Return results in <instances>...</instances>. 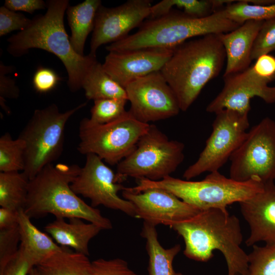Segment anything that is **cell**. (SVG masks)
Returning <instances> with one entry per match:
<instances>
[{
  "mask_svg": "<svg viewBox=\"0 0 275 275\" xmlns=\"http://www.w3.org/2000/svg\"><path fill=\"white\" fill-rule=\"evenodd\" d=\"M171 228L182 237L186 257L207 262L213 257L214 251L217 250L225 259L228 275H249L248 254L241 247L240 223L227 209L202 210Z\"/></svg>",
  "mask_w": 275,
  "mask_h": 275,
  "instance_id": "6da1fadb",
  "label": "cell"
},
{
  "mask_svg": "<svg viewBox=\"0 0 275 275\" xmlns=\"http://www.w3.org/2000/svg\"><path fill=\"white\" fill-rule=\"evenodd\" d=\"M69 6L68 0L47 1L44 14L36 16L26 29L8 39L7 51L19 57L38 48L56 56L67 71L69 89L75 92L82 88L84 79L97 59L90 53L79 55L73 48L64 22Z\"/></svg>",
  "mask_w": 275,
  "mask_h": 275,
  "instance_id": "7a4b0ae2",
  "label": "cell"
},
{
  "mask_svg": "<svg viewBox=\"0 0 275 275\" xmlns=\"http://www.w3.org/2000/svg\"><path fill=\"white\" fill-rule=\"evenodd\" d=\"M80 168L77 164L62 163L44 167L30 180L25 213L30 218L49 214L56 218H79L102 230L112 229L108 218L99 209L87 204L72 189L71 184Z\"/></svg>",
  "mask_w": 275,
  "mask_h": 275,
  "instance_id": "3957f363",
  "label": "cell"
},
{
  "mask_svg": "<svg viewBox=\"0 0 275 275\" xmlns=\"http://www.w3.org/2000/svg\"><path fill=\"white\" fill-rule=\"evenodd\" d=\"M219 34H208L178 45L160 71L182 111L189 108L223 69L226 56Z\"/></svg>",
  "mask_w": 275,
  "mask_h": 275,
  "instance_id": "277c9868",
  "label": "cell"
},
{
  "mask_svg": "<svg viewBox=\"0 0 275 275\" xmlns=\"http://www.w3.org/2000/svg\"><path fill=\"white\" fill-rule=\"evenodd\" d=\"M241 25L224 17L221 9L202 18L171 10L166 15L143 22L138 32L111 43L106 49L108 52H121L149 48H175L189 39L227 33Z\"/></svg>",
  "mask_w": 275,
  "mask_h": 275,
  "instance_id": "5b68a950",
  "label": "cell"
},
{
  "mask_svg": "<svg viewBox=\"0 0 275 275\" xmlns=\"http://www.w3.org/2000/svg\"><path fill=\"white\" fill-rule=\"evenodd\" d=\"M263 186L264 183L257 178L240 182L215 171L201 181L183 180L171 176L159 181L141 179L136 186L131 188L137 193L149 188L162 189L202 211L227 209L229 205L240 203L253 197L262 190Z\"/></svg>",
  "mask_w": 275,
  "mask_h": 275,
  "instance_id": "8992f818",
  "label": "cell"
},
{
  "mask_svg": "<svg viewBox=\"0 0 275 275\" xmlns=\"http://www.w3.org/2000/svg\"><path fill=\"white\" fill-rule=\"evenodd\" d=\"M86 104L82 103L61 112L56 104H51L34 111L18 136L25 144L23 172L30 180L59 158L63 150L67 122Z\"/></svg>",
  "mask_w": 275,
  "mask_h": 275,
  "instance_id": "52a82bcc",
  "label": "cell"
},
{
  "mask_svg": "<svg viewBox=\"0 0 275 275\" xmlns=\"http://www.w3.org/2000/svg\"><path fill=\"white\" fill-rule=\"evenodd\" d=\"M184 145L170 140L154 125L150 124L135 149L117 167L116 180L128 177L159 181L171 176L183 162Z\"/></svg>",
  "mask_w": 275,
  "mask_h": 275,
  "instance_id": "ba28073f",
  "label": "cell"
},
{
  "mask_svg": "<svg viewBox=\"0 0 275 275\" xmlns=\"http://www.w3.org/2000/svg\"><path fill=\"white\" fill-rule=\"evenodd\" d=\"M149 126L136 120L129 111L116 121L104 124L85 118L79 123L77 150L86 155L95 154L111 165H117L135 149Z\"/></svg>",
  "mask_w": 275,
  "mask_h": 275,
  "instance_id": "9c48e42d",
  "label": "cell"
},
{
  "mask_svg": "<svg viewBox=\"0 0 275 275\" xmlns=\"http://www.w3.org/2000/svg\"><path fill=\"white\" fill-rule=\"evenodd\" d=\"M230 160V178L236 181L274 182L275 121L266 117L254 126Z\"/></svg>",
  "mask_w": 275,
  "mask_h": 275,
  "instance_id": "30bf717a",
  "label": "cell"
},
{
  "mask_svg": "<svg viewBox=\"0 0 275 275\" xmlns=\"http://www.w3.org/2000/svg\"><path fill=\"white\" fill-rule=\"evenodd\" d=\"M212 131L198 159L184 171L187 180L205 172L218 171L245 139L250 123L248 114L225 109L215 114Z\"/></svg>",
  "mask_w": 275,
  "mask_h": 275,
  "instance_id": "8fae6325",
  "label": "cell"
},
{
  "mask_svg": "<svg viewBox=\"0 0 275 275\" xmlns=\"http://www.w3.org/2000/svg\"><path fill=\"white\" fill-rule=\"evenodd\" d=\"M86 156L84 166L71 184L73 191L88 198L93 207L102 205L136 217L134 205L118 195L125 187L116 181V174L98 156L93 154Z\"/></svg>",
  "mask_w": 275,
  "mask_h": 275,
  "instance_id": "7c38bea8",
  "label": "cell"
},
{
  "mask_svg": "<svg viewBox=\"0 0 275 275\" xmlns=\"http://www.w3.org/2000/svg\"><path fill=\"white\" fill-rule=\"evenodd\" d=\"M130 103L129 112L147 124L177 116L181 111L177 99L160 71L139 78L125 88Z\"/></svg>",
  "mask_w": 275,
  "mask_h": 275,
  "instance_id": "4fadbf2b",
  "label": "cell"
},
{
  "mask_svg": "<svg viewBox=\"0 0 275 275\" xmlns=\"http://www.w3.org/2000/svg\"><path fill=\"white\" fill-rule=\"evenodd\" d=\"M151 6L149 0H129L113 8L101 5L96 15L90 54L96 56L102 45L127 37L131 30L140 26L146 18L150 16Z\"/></svg>",
  "mask_w": 275,
  "mask_h": 275,
  "instance_id": "5bb4252c",
  "label": "cell"
},
{
  "mask_svg": "<svg viewBox=\"0 0 275 275\" xmlns=\"http://www.w3.org/2000/svg\"><path fill=\"white\" fill-rule=\"evenodd\" d=\"M122 197L134 205L135 218L155 226L163 225L171 227L201 211L172 193L160 188H149L137 193L125 187Z\"/></svg>",
  "mask_w": 275,
  "mask_h": 275,
  "instance_id": "9a60e30c",
  "label": "cell"
},
{
  "mask_svg": "<svg viewBox=\"0 0 275 275\" xmlns=\"http://www.w3.org/2000/svg\"><path fill=\"white\" fill-rule=\"evenodd\" d=\"M223 78V88L206 107L208 113L216 114L228 109L249 114L251 100L254 97L267 104L275 103V86H269L256 74L252 67Z\"/></svg>",
  "mask_w": 275,
  "mask_h": 275,
  "instance_id": "2e32d148",
  "label": "cell"
},
{
  "mask_svg": "<svg viewBox=\"0 0 275 275\" xmlns=\"http://www.w3.org/2000/svg\"><path fill=\"white\" fill-rule=\"evenodd\" d=\"M174 48H149L121 52H109L103 67L123 87L133 80L160 71L171 57Z\"/></svg>",
  "mask_w": 275,
  "mask_h": 275,
  "instance_id": "e0dca14e",
  "label": "cell"
},
{
  "mask_svg": "<svg viewBox=\"0 0 275 275\" xmlns=\"http://www.w3.org/2000/svg\"><path fill=\"white\" fill-rule=\"evenodd\" d=\"M241 213L248 224L250 234L248 246L260 242L275 244V184L264 183L262 190L239 203Z\"/></svg>",
  "mask_w": 275,
  "mask_h": 275,
  "instance_id": "ac0fdd59",
  "label": "cell"
},
{
  "mask_svg": "<svg viewBox=\"0 0 275 275\" xmlns=\"http://www.w3.org/2000/svg\"><path fill=\"white\" fill-rule=\"evenodd\" d=\"M263 21L248 20L231 32L219 34L226 56L223 76L242 72L250 67L253 45Z\"/></svg>",
  "mask_w": 275,
  "mask_h": 275,
  "instance_id": "d6986e66",
  "label": "cell"
},
{
  "mask_svg": "<svg viewBox=\"0 0 275 275\" xmlns=\"http://www.w3.org/2000/svg\"><path fill=\"white\" fill-rule=\"evenodd\" d=\"M45 231L61 246H68L76 252L89 255V243L102 229L91 223H85L79 218H56L44 227Z\"/></svg>",
  "mask_w": 275,
  "mask_h": 275,
  "instance_id": "ffe728a7",
  "label": "cell"
},
{
  "mask_svg": "<svg viewBox=\"0 0 275 275\" xmlns=\"http://www.w3.org/2000/svg\"><path fill=\"white\" fill-rule=\"evenodd\" d=\"M18 224L20 234L19 250L34 267L64 248L34 225L24 210L18 211Z\"/></svg>",
  "mask_w": 275,
  "mask_h": 275,
  "instance_id": "44dd1931",
  "label": "cell"
},
{
  "mask_svg": "<svg viewBox=\"0 0 275 275\" xmlns=\"http://www.w3.org/2000/svg\"><path fill=\"white\" fill-rule=\"evenodd\" d=\"M101 5L100 0H86L66 10L67 20L71 30L70 41L76 53L84 56L86 39L93 31L97 11Z\"/></svg>",
  "mask_w": 275,
  "mask_h": 275,
  "instance_id": "7402d4cb",
  "label": "cell"
},
{
  "mask_svg": "<svg viewBox=\"0 0 275 275\" xmlns=\"http://www.w3.org/2000/svg\"><path fill=\"white\" fill-rule=\"evenodd\" d=\"M38 275H91L92 262L84 254L64 247L34 267Z\"/></svg>",
  "mask_w": 275,
  "mask_h": 275,
  "instance_id": "603a6c76",
  "label": "cell"
},
{
  "mask_svg": "<svg viewBox=\"0 0 275 275\" xmlns=\"http://www.w3.org/2000/svg\"><path fill=\"white\" fill-rule=\"evenodd\" d=\"M156 226L144 222L141 236L146 239L149 275H176L173 263L181 250L180 244L164 248L160 243Z\"/></svg>",
  "mask_w": 275,
  "mask_h": 275,
  "instance_id": "cb8c5ba5",
  "label": "cell"
},
{
  "mask_svg": "<svg viewBox=\"0 0 275 275\" xmlns=\"http://www.w3.org/2000/svg\"><path fill=\"white\" fill-rule=\"evenodd\" d=\"M87 99L93 101L107 98L127 99L125 89L105 71L97 60L90 67L82 84Z\"/></svg>",
  "mask_w": 275,
  "mask_h": 275,
  "instance_id": "d4e9b609",
  "label": "cell"
},
{
  "mask_svg": "<svg viewBox=\"0 0 275 275\" xmlns=\"http://www.w3.org/2000/svg\"><path fill=\"white\" fill-rule=\"evenodd\" d=\"M30 179L22 172H0V206L14 211L24 210Z\"/></svg>",
  "mask_w": 275,
  "mask_h": 275,
  "instance_id": "484cf974",
  "label": "cell"
},
{
  "mask_svg": "<svg viewBox=\"0 0 275 275\" xmlns=\"http://www.w3.org/2000/svg\"><path fill=\"white\" fill-rule=\"evenodd\" d=\"M173 7L182 9L187 15L199 18L209 16L218 9L216 0H163L151 6L150 16L151 18L162 16Z\"/></svg>",
  "mask_w": 275,
  "mask_h": 275,
  "instance_id": "4316f807",
  "label": "cell"
},
{
  "mask_svg": "<svg viewBox=\"0 0 275 275\" xmlns=\"http://www.w3.org/2000/svg\"><path fill=\"white\" fill-rule=\"evenodd\" d=\"M221 10L224 17L240 24L248 20L264 21L275 18V3L258 5L251 4L247 0L233 1Z\"/></svg>",
  "mask_w": 275,
  "mask_h": 275,
  "instance_id": "83f0119b",
  "label": "cell"
},
{
  "mask_svg": "<svg viewBox=\"0 0 275 275\" xmlns=\"http://www.w3.org/2000/svg\"><path fill=\"white\" fill-rule=\"evenodd\" d=\"M25 144L6 132L0 138V172H22L25 168Z\"/></svg>",
  "mask_w": 275,
  "mask_h": 275,
  "instance_id": "f1b7e54d",
  "label": "cell"
},
{
  "mask_svg": "<svg viewBox=\"0 0 275 275\" xmlns=\"http://www.w3.org/2000/svg\"><path fill=\"white\" fill-rule=\"evenodd\" d=\"M126 99L107 98L94 101L91 109L90 120L93 123L104 124L118 119L126 113Z\"/></svg>",
  "mask_w": 275,
  "mask_h": 275,
  "instance_id": "f546056e",
  "label": "cell"
},
{
  "mask_svg": "<svg viewBox=\"0 0 275 275\" xmlns=\"http://www.w3.org/2000/svg\"><path fill=\"white\" fill-rule=\"evenodd\" d=\"M252 246L248 254L249 275H275V244Z\"/></svg>",
  "mask_w": 275,
  "mask_h": 275,
  "instance_id": "4dcf8cb0",
  "label": "cell"
},
{
  "mask_svg": "<svg viewBox=\"0 0 275 275\" xmlns=\"http://www.w3.org/2000/svg\"><path fill=\"white\" fill-rule=\"evenodd\" d=\"M275 51V18L264 20L254 42L252 60Z\"/></svg>",
  "mask_w": 275,
  "mask_h": 275,
  "instance_id": "1f68e13d",
  "label": "cell"
},
{
  "mask_svg": "<svg viewBox=\"0 0 275 275\" xmlns=\"http://www.w3.org/2000/svg\"><path fill=\"white\" fill-rule=\"evenodd\" d=\"M20 242L19 225L0 230V267H3L18 251Z\"/></svg>",
  "mask_w": 275,
  "mask_h": 275,
  "instance_id": "d6a6232c",
  "label": "cell"
},
{
  "mask_svg": "<svg viewBox=\"0 0 275 275\" xmlns=\"http://www.w3.org/2000/svg\"><path fill=\"white\" fill-rule=\"evenodd\" d=\"M91 275H138L120 258L106 260L99 258L92 261Z\"/></svg>",
  "mask_w": 275,
  "mask_h": 275,
  "instance_id": "836d02e7",
  "label": "cell"
},
{
  "mask_svg": "<svg viewBox=\"0 0 275 275\" xmlns=\"http://www.w3.org/2000/svg\"><path fill=\"white\" fill-rule=\"evenodd\" d=\"M31 20L20 13L2 6L0 8V36H4L14 31L24 30Z\"/></svg>",
  "mask_w": 275,
  "mask_h": 275,
  "instance_id": "e575fe53",
  "label": "cell"
},
{
  "mask_svg": "<svg viewBox=\"0 0 275 275\" xmlns=\"http://www.w3.org/2000/svg\"><path fill=\"white\" fill-rule=\"evenodd\" d=\"M14 67L5 66L0 63V104L2 108L7 113H10L9 108L5 103L6 98L17 99L20 93L15 81L7 75L12 72Z\"/></svg>",
  "mask_w": 275,
  "mask_h": 275,
  "instance_id": "d590c367",
  "label": "cell"
},
{
  "mask_svg": "<svg viewBox=\"0 0 275 275\" xmlns=\"http://www.w3.org/2000/svg\"><path fill=\"white\" fill-rule=\"evenodd\" d=\"M61 80L60 76L52 69L39 67L33 77V85L38 93H45L52 90Z\"/></svg>",
  "mask_w": 275,
  "mask_h": 275,
  "instance_id": "8d00e7d4",
  "label": "cell"
},
{
  "mask_svg": "<svg viewBox=\"0 0 275 275\" xmlns=\"http://www.w3.org/2000/svg\"><path fill=\"white\" fill-rule=\"evenodd\" d=\"M34 267L19 250L3 267L0 275H28Z\"/></svg>",
  "mask_w": 275,
  "mask_h": 275,
  "instance_id": "74e56055",
  "label": "cell"
},
{
  "mask_svg": "<svg viewBox=\"0 0 275 275\" xmlns=\"http://www.w3.org/2000/svg\"><path fill=\"white\" fill-rule=\"evenodd\" d=\"M252 68L256 74L269 84L275 80V57L262 55L256 60Z\"/></svg>",
  "mask_w": 275,
  "mask_h": 275,
  "instance_id": "f35d334b",
  "label": "cell"
},
{
  "mask_svg": "<svg viewBox=\"0 0 275 275\" xmlns=\"http://www.w3.org/2000/svg\"><path fill=\"white\" fill-rule=\"evenodd\" d=\"M4 6L13 11H22L30 14L46 8V3L42 0H6Z\"/></svg>",
  "mask_w": 275,
  "mask_h": 275,
  "instance_id": "ab89813d",
  "label": "cell"
},
{
  "mask_svg": "<svg viewBox=\"0 0 275 275\" xmlns=\"http://www.w3.org/2000/svg\"><path fill=\"white\" fill-rule=\"evenodd\" d=\"M18 225V211L1 207L0 230L11 229Z\"/></svg>",
  "mask_w": 275,
  "mask_h": 275,
  "instance_id": "60d3db41",
  "label": "cell"
},
{
  "mask_svg": "<svg viewBox=\"0 0 275 275\" xmlns=\"http://www.w3.org/2000/svg\"><path fill=\"white\" fill-rule=\"evenodd\" d=\"M28 275H38L35 267L32 268V269L29 272Z\"/></svg>",
  "mask_w": 275,
  "mask_h": 275,
  "instance_id": "b9f144b4",
  "label": "cell"
},
{
  "mask_svg": "<svg viewBox=\"0 0 275 275\" xmlns=\"http://www.w3.org/2000/svg\"><path fill=\"white\" fill-rule=\"evenodd\" d=\"M176 275H183V274L180 272H176Z\"/></svg>",
  "mask_w": 275,
  "mask_h": 275,
  "instance_id": "7bdbcfd3",
  "label": "cell"
}]
</instances>
